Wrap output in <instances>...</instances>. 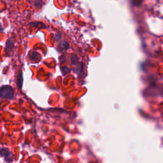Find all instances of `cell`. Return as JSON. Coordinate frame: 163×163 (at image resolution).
<instances>
[{
	"mask_svg": "<svg viewBox=\"0 0 163 163\" xmlns=\"http://www.w3.org/2000/svg\"><path fill=\"white\" fill-rule=\"evenodd\" d=\"M23 84V71L20 70L17 77V85L20 89H22Z\"/></svg>",
	"mask_w": 163,
	"mask_h": 163,
	"instance_id": "277c9868",
	"label": "cell"
},
{
	"mask_svg": "<svg viewBox=\"0 0 163 163\" xmlns=\"http://www.w3.org/2000/svg\"><path fill=\"white\" fill-rule=\"evenodd\" d=\"M70 45L69 43L66 42V41H62L59 43V49L61 50H67L68 49Z\"/></svg>",
	"mask_w": 163,
	"mask_h": 163,
	"instance_id": "5b68a950",
	"label": "cell"
},
{
	"mask_svg": "<svg viewBox=\"0 0 163 163\" xmlns=\"http://www.w3.org/2000/svg\"><path fill=\"white\" fill-rule=\"evenodd\" d=\"M13 47H14L13 42L10 39L7 40L6 42V46H5V50L6 57H9L10 56L11 53H12Z\"/></svg>",
	"mask_w": 163,
	"mask_h": 163,
	"instance_id": "3957f363",
	"label": "cell"
},
{
	"mask_svg": "<svg viewBox=\"0 0 163 163\" xmlns=\"http://www.w3.org/2000/svg\"><path fill=\"white\" fill-rule=\"evenodd\" d=\"M131 3L133 6H139L142 3V0H131Z\"/></svg>",
	"mask_w": 163,
	"mask_h": 163,
	"instance_id": "52a82bcc",
	"label": "cell"
},
{
	"mask_svg": "<svg viewBox=\"0 0 163 163\" xmlns=\"http://www.w3.org/2000/svg\"><path fill=\"white\" fill-rule=\"evenodd\" d=\"M14 96V91L10 85H3L0 88V98L12 100Z\"/></svg>",
	"mask_w": 163,
	"mask_h": 163,
	"instance_id": "6da1fadb",
	"label": "cell"
},
{
	"mask_svg": "<svg viewBox=\"0 0 163 163\" xmlns=\"http://www.w3.org/2000/svg\"><path fill=\"white\" fill-rule=\"evenodd\" d=\"M0 155L5 158L7 162H12L13 160V155L7 148H1L0 149Z\"/></svg>",
	"mask_w": 163,
	"mask_h": 163,
	"instance_id": "7a4b0ae2",
	"label": "cell"
},
{
	"mask_svg": "<svg viewBox=\"0 0 163 163\" xmlns=\"http://www.w3.org/2000/svg\"><path fill=\"white\" fill-rule=\"evenodd\" d=\"M61 70H62L63 75H66V74L69 73L70 71V69L68 67H66V66H63V67H62Z\"/></svg>",
	"mask_w": 163,
	"mask_h": 163,
	"instance_id": "ba28073f",
	"label": "cell"
},
{
	"mask_svg": "<svg viewBox=\"0 0 163 163\" xmlns=\"http://www.w3.org/2000/svg\"><path fill=\"white\" fill-rule=\"evenodd\" d=\"M30 59H31V60H33L34 61L38 62L40 60V54L38 53H33L32 54H31Z\"/></svg>",
	"mask_w": 163,
	"mask_h": 163,
	"instance_id": "8992f818",
	"label": "cell"
}]
</instances>
